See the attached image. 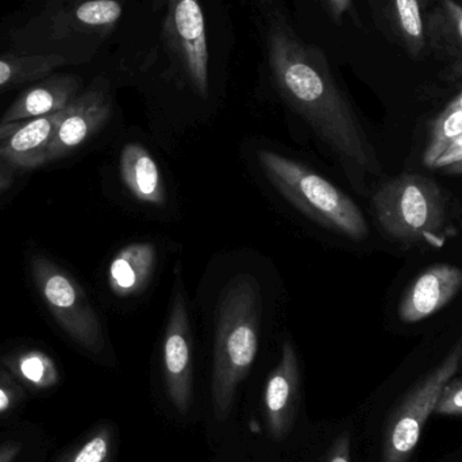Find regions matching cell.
Instances as JSON below:
<instances>
[{
  "mask_svg": "<svg viewBox=\"0 0 462 462\" xmlns=\"http://www.w3.org/2000/svg\"><path fill=\"white\" fill-rule=\"evenodd\" d=\"M113 114V97L106 79H95L94 83L79 94L65 108L56 135L48 151V162L67 157L94 137Z\"/></svg>",
  "mask_w": 462,
  "mask_h": 462,
  "instance_id": "9",
  "label": "cell"
},
{
  "mask_svg": "<svg viewBox=\"0 0 462 462\" xmlns=\"http://www.w3.org/2000/svg\"><path fill=\"white\" fill-rule=\"evenodd\" d=\"M67 64L60 54H5L0 56V92L35 83Z\"/></svg>",
  "mask_w": 462,
  "mask_h": 462,
  "instance_id": "16",
  "label": "cell"
},
{
  "mask_svg": "<svg viewBox=\"0 0 462 462\" xmlns=\"http://www.w3.org/2000/svg\"><path fill=\"white\" fill-rule=\"evenodd\" d=\"M64 111L0 124V162L18 170H35L48 162V151Z\"/></svg>",
  "mask_w": 462,
  "mask_h": 462,
  "instance_id": "10",
  "label": "cell"
},
{
  "mask_svg": "<svg viewBox=\"0 0 462 462\" xmlns=\"http://www.w3.org/2000/svg\"><path fill=\"white\" fill-rule=\"evenodd\" d=\"M124 0H83L73 10L70 23L83 32L106 37L122 21Z\"/></svg>",
  "mask_w": 462,
  "mask_h": 462,
  "instance_id": "17",
  "label": "cell"
},
{
  "mask_svg": "<svg viewBox=\"0 0 462 462\" xmlns=\"http://www.w3.org/2000/svg\"><path fill=\"white\" fill-rule=\"evenodd\" d=\"M462 134V111L447 107L431 127L430 138L423 153V164L433 168L434 162Z\"/></svg>",
  "mask_w": 462,
  "mask_h": 462,
  "instance_id": "18",
  "label": "cell"
},
{
  "mask_svg": "<svg viewBox=\"0 0 462 462\" xmlns=\"http://www.w3.org/2000/svg\"><path fill=\"white\" fill-rule=\"evenodd\" d=\"M110 460V436L100 433L92 437L72 462H108Z\"/></svg>",
  "mask_w": 462,
  "mask_h": 462,
  "instance_id": "22",
  "label": "cell"
},
{
  "mask_svg": "<svg viewBox=\"0 0 462 462\" xmlns=\"http://www.w3.org/2000/svg\"><path fill=\"white\" fill-rule=\"evenodd\" d=\"M434 414L447 417H461L462 415V377H453L442 391L441 398Z\"/></svg>",
  "mask_w": 462,
  "mask_h": 462,
  "instance_id": "21",
  "label": "cell"
},
{
  "mask_svg": "<svg viewBox=\"0 0 462 462\" xmlns=\"http://www.w3.org/2000/svg\"><path fill=\"white\" fill-rule=\"evenodd\" d=\"M32 273L43 303L60 328L81 346L99 353L105 344L102 323L79 282L41 254L32 257Z\"/></svg>",
  "mask_w": 462,
  "mask_h": 462,
  "instance_id": "7",
  "label": "cell"
},
{
  "mask_svg": "<svg viewBox=\"0 0 462 462\" xmlns=\"http://www.w3.org/2000/svg\"><path fill=\"white\" fill-rule=\"evenodd\" d=\"M162 366L171 402L180 414H187L192 403L191 330L180 272L176 273L172 310L162 342Z\"/></svg>",
  "mask_w": 462,
  "mask_h": 462,
  "instance_id": "8",
  "label": "cell"
},
{
  "mask_svg": "<svg viewBox=\"0 0 462 462\" xmlns=\"http://www.w3.org/2000/svg\"><path fill=\"white\" fill-rule=\"evenodd\" d=\"M374 208L383 230L402 244L442 246L453 236L448 198L426 176L391 179L374 194Z\"/></svg>",
  "mask_w": 462,
  "mask_h": 462,
  "instance_id": "4",
  "label": "cell"
},
{
  "mask_svg": "<svg viewBox=\"0 0 462 462\" xmlns=\"http://www.w3.org/2000/svg\"><path fill=\"white\" fill-rule=\"evenodd\" d=\"M257 159L268 180L301 213L347 238L368 236V224L358 206L319 173L268 149H260Z\"/></svg>",
  "mask_w": 462,
  "mask_h": 462,
  "instance_id": "5",
  "label": "cell"
},
{
  "mask_svg": "<svg viewBox=\"0 0 462 462\" xmlns=\"http://www.w3.org/2000/svg\"><path fill=\"white\" fill-rule=\"evenodd\" d=\"M13 183V173L5 165L0 164V194L5 192Z\"/></svg>",
  "mask_w": 462,
  "mask_h": 462,
  "instance_id": "27",
  "label": "cell"
},
{
  "mask_svg": "<svg viewBox=\"0 0 462 462\" xmlns=\"http://www.w3.org/2000/svg\"><path fill=\"white\" fill-rule=\"evenodd\" d=\"M260 290L252 276L231 280L217 310L213 403L217 420L229 417L236 388L254 363L260 331Z\"/></svg>",
  "mask_w": 462,
  "mask_h": 462,
  "instance_id": "3",
  "label": "cell"
},
{
  "mask_svg": "<svg viewBox=\"0 0 462 462\" xmlns=\"http://www.w3.org/2000/svg\"><path fill=\"white\" fill-rule=\"evenodd\" d=\"M461 160L462 134L449 146V149L434 162L433 170H445V168L450 167V165L456 164V162H461Z\"/></svg>",
  "mask_w": 462,
  "mask_h": 462,
  "instance_id": "24",
  "label": "cell"
},
{
  "mask_svg": "<svg viewBox=\"0 0 462 462\" xmlns=\"http://www.w3.org/2000/svg\"><path fill=\"white\" fill-rule=\"evenodd\" d=\"M15 364L19 374L32 384L46 385L56 382V368L45 353L38 350L22 353L16 357Z\"/></svg>",
  "mask_w": 462,
  "mask_h": 462,
  "instance_id": "20",
  "label": "cell"
},
{
  "mask_svg": "<svg viewBox=\"0 0 462 462\" xmlns=\"http://www.w3.org/2000/svg\"><path fill=\"white\" fill-rule=\"evenodd\" d=\"M14 456H15V449H11L10 447L5 448L0 450V462H10Z\"/></svg>",
  "mask_w": 462,
  "mask_h": 462,
  "instance_id": "29",
  "label": "cell"
},
{
  "mask_svg": "<svg viewBox=\"0 0 462 462\" xmlns=\"http://www.w3.org/2000/svg\"><path fill=\"white\" fill-rule=\"evenodd\" d=\"M157 257L156 245L152 242H133L119 250L108 266L111 292L118 298L140 295L153 277Z\"/></svg>",
  "mask_w": 462,
  "mask_h": 462,
  "instance_id": "15",
  "label": "cell"
},
{
  "mask_svg": "<svg viewBox=\"0 0 462 462\" xmlns=\"http://www.w3.org/2000/svg\"><path fill=\"white\" fill-rule=\"evenodd\" d=\"M445 172L449 175H460L462 176V160L461 162H456V164L450 165V167L445 168Z\"/></svg>",
  "mask_w": 462,
  "mask_h": 462,
  "instance_id": "30",
  "label": "cell"
},
{
  "mask_svg": "<svg viewBox=\"0 0 462 462\" xmlns=\"http://www.w3.org/2000/svg\"><path fill=\"white\" fill-rule=\"evenodd\" d=\"M130 65L210 99L214 70L229 59V16L224 0H135Z\"/></svg>",
  "mask_w": 462,
  "mask_h": 462,
  "instance_id": "2",
  "label": "cell"
},
{
  "mask_svg": "<svg viewBox=\"0 0 462 462\" xmlns=\"http://www.w3.org/2000/svg\"><path fill=\"white\" fill-rule=\"evenodd\" d=\"M122 183L137 202L151 208L167 205L164 176L153 154L143 143H130L119 156Z\"/></svg>",
  "mask_w": 462,
  "mask_h": 462,
  "instance_id": "14",
  "label": "cell"
},
{
  "mask_svg": "<svg viewBox=\"0 0 462 462\" xmlns=\"http://www.w3.org/2000/svg\"><path fill=\"white\" fill-rule=\"evenodd\" d=\"M448 107L455 108V110H461L462 111V92L460 95H458L457 97H456L455 100H453L452 103H450Z\"/></svg>",
  "mask_w": 462,
  "mask_h": 462,
  "instance_id": "31",
  "label": "cell"
},
{
  "mask_svg": "<svg viewBox=\"0 0 462 462\" xmlns=\"http://www.w3.org/2000/svg\"><path fill=\"white\" fill-rule=\"evenodd\" d=\"M8 406H10V396H8L7 391L0 387V412L7 410Z\"/></svg>",
  "mask_w": 462,
  "mask_h": 462,
  "instance_id": "28",
  "label": "cell"
},
{
  "mask_svg": "<svg viewBox=\"0 0 462 462\" xmlns=\"http://www.w3.org/2000/svg\"><path fill=\"white\" fill-rule=\"evenodd\" d=\"M333 21L341 22L345 14L352 13V0H320Z\"/></svg>",
  "mask_w": 462,
  "mask_h": 462,
  "instance_id": "25",
  "label": "cell"
},
{
  "mask_svg": "<svg viewBox=\"0 0 462 462\" xmlns=\"http://www.w3.org/2000/svg\"><path fill=\"white\" fill-rule=\"evenodd\" d=\"M442 5L448 27L453 32V40L457 41V46L462 51V5L455 0H442Z\"/></svg>",
  "mask_w": 462,
  "mask_h": 462,
  "instance_id": "23",
  "label": "cell"
},
{
  "mask_svg": "<svg viewBox=\"0 0 462 462\" xmlns=\"http://www.w3.org/2000/svg\"><path fill=\"white\" fill-rule=\"evenodd\" d=\"M299 364L295 347L284 342L282 358L266 382L263 404L272 437L282 439L290 431L298 402Z\"/></svg>",
  "mask_w": 462,
  "mask_h": 462,
  "instance_id": "13",
  "label": "cell"
},
{
  "mask_svg": "<svg viewBox=\"0 0 462 462\" xmlns=\"http://www.w3.org/2000/svg\"><path fill=\"white\" fill-rule=\"evenodd\" d=\"M263 59L280 97L345 162L380 172L374 151L325 56L295 32L282 0H252Z\"/></svg>",
  "mask_w": 462,
  "mask_h": 462,
  "instance_id": "1",
  "label": "cell"
},
{
  "mask_svg": "<svg viewBox=\"0 0 462 462\" xmlns=\"http://www.w3.org/2000/svg\"><path fill=\"white\" fill-rule=\"evenodd\" d=\"M462 288V269L437 263L420 274L404 293L398 314L402 322L418 323L444 309Z\"/></svg>",
  "mask_w": 462,
  "mask_h": 462,
  "instance_id": "11",
  "label": "cell"
},
{
  "mask_svg": "<svg viewBox=\"0 0 462 462\" xmlns=\"http://www.w3.org/2000/svg\"><path fill=\"white\" fill-rule=\"evenodd\" d=\"M81 81L70 73H51L32 83L3 114L0 124L40 118L64 111L79 95Z\"/></svg>",
  "mask_w": 462,
  "mask_h": 462,
  "instance_id": "12",
  "label": "cell"
},
{
  "mask_svg": "<svg viewBox=\"0 0 462 462\" xmlns=\"http://www.w3.org/2000/svg\"><path fill=\"white\" fill-rule=\"evenodd\" d=\"M393 5H395L396 19H398L407 49L412 54L420 53L425 45V32H423L420 2L418 0H393Z\"/></svg>",
  "mask_w": 462,
  "mask_h": 462,
  "instance_id": "19",
  "label": "cell"
},
{
  "mask_svg": "<svg viewBox=\"0 0 462 462\" xmlns=\"http://www.w3.org/2000/svg\"><path fill=\"white\" fill-rule=\"evenodd\" d=\"M462 336L447 357L431 369L401 402L388 420L382 462H407L414 455L423 428L436 412L445 385L460 371Z\"/></svg>",
  "mask_w": 462,
  "mask_h": 462,
  "instance_id": "6",
  "label": "cell"
},
{
  "mask_svg": "<svg viewBox=\"0 0 462 462\" xmlns=\"http://www.w3.org/2000/svg\"><path fill=\"white\" fill-rule=\"evenodd\" d=\"M326 462H350V442L349 437L342 436L334 444L333 449L328 453Z\"/></svg>",
  "mask_w": 462,
  "mask_h": 462,
  "instance_id": "26",
  "label": "cell"
}]
</instances>
